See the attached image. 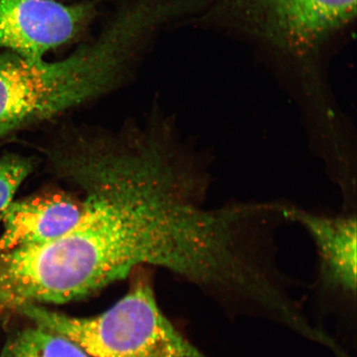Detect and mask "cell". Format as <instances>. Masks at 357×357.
I'll list each match as a JSON object with an SVG mask.
<instances>
[{
    "label": "cell",
    "instance_id": "obj_1",
    "mask_svg": "<svg viewBox=\"0 0 357 357\" xmlns=\"http://www.w3.org/2000/svg\"><path fill=\"white\" fill-rule=\"evenodd\" d=\"M48 154L82 190L83 214L61 238L8 253V279L22 302L79 300L142 265L194 278L207 182L166 134L71 132Z\"/></svg>",
    "mask_w": 357,
    "mask_h": 357
},
{
    "label": "cell",
    "instance_id": "obj_2",
    "mask_svg": "<svg viewBox=\"0 0 357 357\" xmlns=\"http://www.w3.org/2000/svg\"><path fill=\"white\" fill-rule=\"evenodd\" d=\"M124 68L121 49L104 34L54 62L0 54V139L108 92Z\"/></svg>",
    "mask_w": 357,
    "mask_h": 357
},
{
    "label": "cell",
    "instance_id": "obj_3",
    "mask_svg": "<svg viewBox=\"0 0 357 357\" xmlns=\"http://www.w3.org/2000/svg\"><path fill=\"white\" fill-rule=\"evenodd\" d=\"M20 311L36 325L73 342L89 357H211L174 327L145 283L91 318H77L40 305Z\"/></svg>",
    "mask_w": 357,
    "mask_h": 357
},
{
    "label": "cell",
    "instance_id": "obj_4",
    "mask_svg": "<svg viewBox=\"0 0 357 357\" xmlns=\"http://www.w3.org/2000/svg\"><path fill=\"white\" fill-rule=\"evenodd\" d=\"M257 32L288 50H310L356 15V0H235Z\"/></svg>",
    "mask_w": 357,
    "mask_h": 357
},
{
    "label": "cell",
    "instance_id": "obj_5",
    "mask_svg": "<svg viewBox=\"0 0 357 357\" xmlns=\"http://www.w3.org/2000/svg\"><path fill=\"white\" fill-rule=\"evenodd\" d=\"M91 13L86 3L56 0H0V47L29 60L70 41Z\"/></svg>",
    "mask_w": 357,
    "mask_h": 357
},
{
    "label": "cell",
    "instance_id": "obj_6",
    "mask_svg": "<svg viewBox=\"0 0 357 357\" xmlns=\"http://www.w3.org/2000/svg\"><path fill=\"white\" fill-rule=\"evenodd\" d=\"M83 209L82 199L60 191L13 202L3 220L0 252L61 238L77 225Z\"/></svg>",
    "mask_w": 357,
    "mask_h": 357
},
{
    "label": "cell",
    "instance_id": "obj_7",
    "mask_svg": "<svg viewBox=\"0 0 357 357\" xmlns=\"http://www.w3.org/2000/svg\"><path fill=\"white\" fill-rule=\"evenodd\" d=\"M290 220L297 221L310 234L318 248L320 274L324 284L356 293V218L318 215L289 208Z\"/></svg>",
    "mask_w": 357,
    "mask_h": 357
},
{
    "label": "cell",
    "instance_id": "obj_8",
    "mask_svg": "<svg viewBox=\"0 0 357 357\" xmlns=\"http://www.w3.org/2000/svg\"><path fill=\"white\" fill-rule=\"evenodd\" d=\"M0 357H89L73 342L40 326L10 339Z\"/></svg>",
    "mask_w": 357,
    "mask_h": 357
},
{
    "label": "cell",
    "instance_id": "obj_9",
    "mask_svg": "<svg viewBox=\"0 0 357 357\" xmlns=\"http://www.w3.org/2000/svg\"><path fill=\"white\" fill-rule=\"evenodd\" d=\"M33 169L32 160L24 156L8 154L0 159V221H3L17 190Z\"/></svg>",
    "mask_w": 357,
    "mask_h": 357
}]
</instances>
